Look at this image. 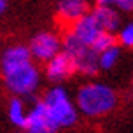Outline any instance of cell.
<instances>
[{"label": "cell", "instance_id": "5", "mask_svg": "<svg viewBox=\"0 0 133 133\" xmlns=\"http://www.w3.org/2000/svg\"><path fill=\"white\" fill-rule=\"evenodd\" d=\"M28 47H30L32 58L35 61L47 63L51 58H54L58 53L63 51V37L58 35L56 32L44 30V32H39L33 35Z\"/></svg>", "mask_w": 133, "mask_h": 133}, {"label": "cell", "instance_id": "16", "mask_svg": "<svg viewBox=\"0 0 133 133\" xmlns=\"http://www.w3.org/2000/svg\"><path fill=\"white\" fill-rule=\"evenodd\" d=\"M131 86H133V79H131Z\"/></svg>", "mask_w": 133, "mask_h": 133}, {"label": "cell", "instance_id": "2", "mask_svg": "<svg viewBox=\"0 0 133 133\" xmlns=\"http://www.w3.org/2000/svg\"><path fill=\"white\" fill-rule=\"evenodd\" d=\"M119 103V95L112 86L100 81L84 82L75 93V105L86 117L96 119L109 116Z\"/></svg>", "mask_w": 133, "mask_h": 133}, {"label": "cell", "instance_id": "11", "mask_svg": "<svg viewBox=\"0 0 133 133\" xmlns=\"http://www.w3.org/2000/svg\"><path fill=\"white\" fill-rule=\"evenodd\" d=\"M7 117L12 123V126L23 130L26 124L28 119V107L23 102L21 96H12L9 100V105H7Z\"/></svg>", "mask_w": 133, "mask_h": 133}, {"label": "cell", "instance_id": "9", "mask_svg": "<svg viewBox=\"0 0 133 133\" xmlns=\"http://www.w3.org/2000/svg\"><path fill=\"white\" fill-rule=\"evenodd\" d=\"M68 30L77 37V39H81L82 42H86L88 46L93 47V44L98 40V37L103 33V30L98 26V23L95 21L93 14H91V11L86 14V16H82L79 21H75L72 26H68Z\"/></svg>", "mask_w": 133, "mask_h": 133}, {"label": "cell", "instance_id": "14", "mask_svg": "<svg viewBox=\"0 0 133 133\" xmlns=\"http://www.w3.org/2000/svg\"><path fill=\"white\" fill-rule=\"evenodd\" d=\"M96 4L112 7L119 12H133V0H96Z\"/></svg>", "mask_w": 133, "mask_h": 133}, {"label": "cell", "instance_id": "7", "mask_svg": "<svg viewBox=\"0 0 133 133\" xmlns=\"http://www.w3.org/2000/svg\"><path fill=\"white\" fill-rule=\"evenodd\" d=\"M44 75H46L47 81H51L53 84H60V82H65L68 81L72 75L77 74V66H75V61L72 60V56L65 51L58 53L54 58L44 63Z\"/></svg>", "mask_w": 133, "mask_h": 133}, {"label": "cell", "instance_id": "15", "mask_svg": "<svg viewBox=\"0 0 133 133\" xmlns=\"http://www.w3.org/2000/svg\"><path fill=\"white\" fill-rule=\"evenodd\" d=\"M5 7H7V0H0V14L5 11Z\"/></svg>", "mask_w": 133, "mask_h": 133}, {"label": "cell", "instance_id": "3", "mask_svg": "<svg viewBox=\"0 0 133 133\" xmlns=\"http://www.w3.org/2000/svg\"><path fill=\"white\" fill-rule=\"evenodd\" d=\"M42 100L47 105L58 128H72L77 123L81 112L75 105V100L70 98L68 91L63 86H60V84L51 86L44 93Z\"/></svg>", "mask_w": 133, "mask_h": 133}, {"label": "cell", "instance_id": "1", "mask_svg": "<svg viewBox=\"0 0 133 133\" xmlns=\"http://www.w3.org/2000/svg\"><path fill=\"white\" fill-rule=\"evenodd\" d=\"M0 75L9 93L21 98L33 96L40 88L42 79L39 66L32 58L30 47L23 44H14L4 49L0 54Z\"/></svg>", "mask_w": 133, "mask_h": 133}, {"label": "cell", "instance_id": "4", "mask_svg": "<svg viewBox=\"0 0 133 133\" xmlns=\"http://www.w3.org/2000/svg\"><path fill=\"white\" fill-rule=\"evenodd\" d=\"M63 51L72 56L79 74L93 77L95 74L100 72L98 53L86 42L77 39L68 28H65V35H63Z\"/></svg>", "mask_w": 133, "mask_h": 133}, {"label": "cell", "instance_id": "6", "mask_svg": "<svg viewBox=\"0 0 133 133\" xmlns=\"http://www.w3.org/2000/svg\"><path fill=\"white\" fill-rule=\"evenodd\" d=\"M58 130L60 128L54 123L47 105L44 103V100L33 102L32 107L28 109V119L23 131L25 133H56Z\"/></svg>", "mask_w": 133, "mask_h": 133}, {"label": "cell", "instance_id": "17", "mask_svg": "<svg viewBox=\"0 0 133 133\" xmlns=\"http://www.w3.org/2000/svg\"><path fill=\"white\" fill-rule=\"evenodd\" d=\"M21 133H25V131H23V130H21Z\"/></svg>", "mask_w": 133, "mask_h": 133}, {"label": "cell", "instance_id": "8", "mask_svg": "<svg viewBox=\"0 0 133 133\" xmlns=\"http://www.w3.org/2000/svg\"><path fill=\"white\" fill-rule=\"evenodd\" d=\"M89 12L88 0H58L56 4V19L63 26H72L75 21Z\"/></svg>", "mask_w": 133, "mask_h": 133}, {"label": "cell", "instance_id": "10", "mask_svg": "<svg viewBox=\"0 0 133 133\" xmlns=\"http://www.w3.org/2000/svg\"><path fill=\"white\" fill-rule=\"evenodd\" d=\"M91 14H93L95 21L98 23V26L102 28L103 32L116 33L121 28V12L116 11V9H112V7L96 4V5L93 7Z\"/></svg>", "mask_w": 133, "mask_h": 133}, {"label": "cell", "instance_id": "13", "mask_svg": "<svg viewBox=\"0 0 133 133\" xmlns=\"http://www.w3.org/2000/svg\"><path fill=\"white\" fill-rule=\"evenodd\" d=\"M117 44L124 49H133V21L121 25V28L117 30Z\"/></svg>", "mask_w": 133, "mask_h": 133}, {"label": "cell", "instance_id": "12", "mask_svg": "<svg viewBox=\"0 0 133 133\" xmlns=\"http://www.w3.org/2000/svg\"><path fill=\"white\" fill-rule=\"evenodd\" d=\"M119 58H121V46H119V44H114V46L103 49V51L98 54L100 70H103V72L112 70L114 66L119 63Z\"/></svg>", "mask_w": 133, "mask_h": 133}]
</instances>
